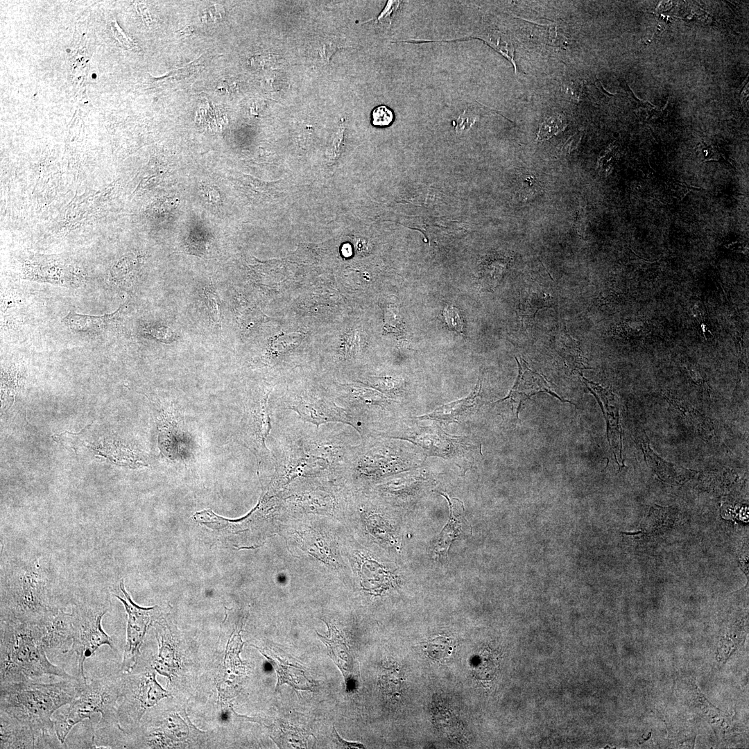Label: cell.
<instances>
[{
    "instance_id": "cb8c5ba5",
    "label": "cell",
    "mask_w": 749,
    "mask_h": 749,
    "mask_svg": "<svg viewBox=\"0 0 749 749\" xmlns=\"http://www.w3.org/2000/svg\"><path fill=\"white\" fill-rule=\"evenodd\" d=\"M203 295L206 306L209 311L210 318L214 323L221 320V300L215 290L210 286L203 289Z\"/></svg>"
},
{
    "instance_id": "6da1fadb",
    "label": "cell",
    "mask_w": 749,
    "mask_h": 749,
    "mask_svg": "<svg viewBox=\"0 0 749 749\" xmlns=\"http://www.w3.org/2000/svg\"><path fill=\"white\" fill-rule=\"evenodd\" d=\"M86 683L77 677L51 683L33 679L0 683V713L31 728L51 748L62 744L55 732L53 714L71 703Z\"/></svg>"
},
{
    "instance_id": "9c48e42d",
    "label": "cell",
    "mask_w": 749,
    "mask_h": 749,
    "mask_svg": "<svg viewBox=\"0 0 749 749\" xmlns=\"http://www.w3.org/2000/svg\"><path fill=\"white\" fill-rule=\"evenodd\" d=\"M119 587L124 597L114 596L123 604L128 614L126 642L121 666V671L125 673L135 666L147 630L158 616L159 607L143 608L137 605L126 592L123 579Z\"/></svg>"
},
{
    "instance_id": "277c9868",
    "label": "cell",
    "mask_w": 749,
    "mask_h": 749,
    "mask_svg": "<svg viewBox=\"0 0 749 749\" xmlns=\"http://www.w3.org/2000/svg\"><path fill=\"white\" fill-rule=\"evenodd\" d=\"M299 424L292 427L304 454L324 474H343L350 470L357 454L343 426Z\"/></svg>"
},
{
    "instance_id": "83f0119b",
    "label": "cell",
    "mask_w": 749,
    "mask_h": 749,
    "mask_svg": "<svg viewBox=\"0 0 749 749\" xmlns=\"http://www.w3.org/2000/svg\"><path fill=\"white\" fill-rule=\"evenodd\" d=\"M404 327L400 317L393 308L388 307L385 312L384 332L387 331L388 332L401 334L404 332Z\"/></svg>"
},
{
    "instance_id": "7a4b0ae2",
    "label": "cell",
    "mask_w": 749,
    "mask_h": 749,
    "mask_svg": "<svg viewBox=\"0 0 749 749\" xmlns=\"http://www.w3.org/2000/svg\"><path fill=\"white\" fill-rule=\"evenodd\" d=\"M0 683L73 676L48 659L42 621L1 620Z\"/></svg>"
},
{
    "instance_id": "3957f363",
    "label": "cell",
    "mask_w": 749,
    "mask_h": 749,
    "mask_svg": "<svg viewBox=\"0 0 749 749\" xmlns=\"http://www.w3.org/2000/svg\"><path fill=\"white\" fill-rule=\"evenodd\" d=\"M123 684V679L113 675L87 682L77 698L53 716L55 732L60 743L65 744L71 730L85 718L91 719L93 714H101L98 728L118 725L117 702L122 695Z\"/></svg>"
},
{
    "instance_id": "8fae6325",
    "label": "cell",
    "mask_w": 749,
    "mask_h": 749,
    "mask_svg": "<svg viewBox=\"0 0 749 749\" xmlns=\"http://www.w3.org/2000/svg\"><path fill=\"white\" fill-rule=\"evenodd\" d=\"M0 748H51L49 743L31 728L0 713Z\"/></svg>"
},
{
    "instance_id": "7402d4cb",
    "label": "cell",
    "mask_w": 749,
    "mask_h": 749,
    "mask_svg": "<svg viewBox=\"0 0 749 749\" xmlns=\"http://www.w3.org/2000/svg\"><path fill=\"white\" fill-rule=\"evenodd\" d=\"M454 648V640L451 637L438 636L428 643L427 652L431 658L442 660L451 655Z\"/></svg>"
},
{
    "instance_id": "484cf974",
    "label": "cell",
    "mask_w": 749,
    "mask_h": 749,
    "mask_svg": "<svg viewBox=\"0 0 749 749\" xmlns=\"http://www.w3.org/2000/svg\"><path fill=\"white\" fill-rule=\"evenodd\" d=\"M443 318L448 327L459 333H463L464 322L460 310L451 304L447 305L442 311Z\"/></svg>"
},
{
    "instance_id": "44dd1931",
    "label": "cell",
    "mask_w": 749,
    "mask_h": 749,
    "mask_svg": "<svg viewBox=\"0 0 749 749\" xmlns=\"http://www.w3.org/2000/svg\"><path fill=\"white\" fill-rule=\"evenodd\" d=\"M270 728L273 734L271 737L279 747H306V734L300 730L286 726L283 723L277 724Z\"/></svg>"
},
{
    "instance_id": "52a82bcc",
    "label": "cell",
    "mask_w": 749,
    "mask_h": 749,
    "mask_svg": "<svg viewBox=\"0 0 749 749\" xmlns=\"http://www.w3.org/2000/svg\"><path fill=\"white\" fill-rule=\"evenodd\" d=\"M272 387H264L249 397L243 404L241 434L245 445L255 455L259 464L275 463L266 440L271 429L268 406Z\"/></svg>"
},
{
    "instance_id": "5b68a950",
    "label": "cell",
    "mask_w": 749,
    "mask_h": 749,
    "mask_svg": "<svg viewBox=\"0 0 749 749\" xmlns=\"http://www.w3.org/2000/svg\"><path fill=\"white\" fill-rule=\"evenodd\" d=\"M109 594L95 595L75 603L72 607L73 639L69 652L76 657L78 676L87 683L84 664L103 645L114 649L112 638L102 626L103 616L109 611Z\"/></svg>"
},
{
    "instance_id": "d4e9b609",
    "label": "cell",
    "mask_w": 749,
    "mask_h": 749,
    "mask_svg": "<svg viewBox=\"0 0 749 749\" xmlns=\"http://www.w3.org/2000/svg\"><path fill=\"white\" fill-rule=\"evenodd\" d=\"M565 126L564 120L560 116H553L543 122L540 128L537 139H547L562 130Z\"/></svg>"
},
{
    "instance_id": "f546056e",
    "label": "cell",
    "mask_w": 749,
    "mask_h": 749,
    "mask_svg": "<svg viewBox=\"0 0 749 749\" xmlns=\"http://www.w3.org/2000/svg\"><path fill=\"white\" fill-rule=\"evenodd\" d=\"M334 732H335V734H336V735H335V736H336V739H337V740L338 741V742H339V743H341V746H343V748H363V745H361V744H360V743H349V742H346L345 741H344V740H343L342 739H341V737H339L338 734V733H337V732H336V730H335V728H334Z\"/></svg>"
},
{
    "instance_id": "5bb4252c",
    "label": "cell",
    "mask_w": 749,
    "mask_h": 749,
    "mask_svg": "<svg viewBox=\"0 0 749 749\" xmlns=\"http://www.w3.org/2000/svg\"><path fill=\"white\" fill-rule=\"evenodd\" d=\"M53 265L51 267L30 266L25 276L31 280L51 283L66 287L78 288L85 283L81 272L71 266Z\"/></svg>"
},
{
    "instance_id": "2e32d148",
    "label": "cell",
    "mask_w": 749,
    "mask_h": 749,
    "mask_svg": "<svg viewBox=\"0 0 749 749\" xmlns=\"http://www.w3.org/2000/svg\"><path fill=\"white\" fill-rule=\"evenodd\" d=\"M439 493L447 499L449 504L450 515L447 525L440 533L434 552L439 556H445L452 542L462 533L468 522L465 517L463 502L458 499H449L442 492Z\"/></svg>"
},
{
    "instance_id": "7c38bea8",
    "label": "cell",
    "mask_w": 749,
    "mask_h": 749,
    "mask_svg": "<svg viewBox=\"0 0 749 749\" xmlns=\"http://www.w3.org/2000/svg\"><path fill=\"white\" fill-rule=\"evenodd\" d=\"M482 379L481 374L477 384L470 394L464 399H459L438 407L433 412L418 419H432L449 422H458L476 412L483 405L488 404L482 399Z\"/></svg>"
},
{
    "instance_id": "4fadbf2b",
    "label": "cell",
    "mask_w": 749,
    "mask_h": 749,
    "mask_svg": "<svg viewBox=\"0 0 749 749\" xmlns=\"http://www.w3.org/2000/svg\"><path fill=\"white\" fill-rule=\"evenodd\" d=\"M266 657L275 669L277 675L276 690L284 683H287L296 689L311 690L313 686L305 670L299 664L290 662L289 658L280 656L274 649H261L255 646Z\"/></svg>"
},
{
    "instance_id": "ffe728a7",
    "label": "cell",
    "mask_w": 749,
    "mask_h": 749,
    "mask_svg": "<svg viewBox=\"0 0 749 749\" xmlns=\"http://www.w3.org/2000/svg\"><path fill=\"white\" fill-rule=\"evenodd\" d=\"M555 350L571 372L588 368L585 364L587 359L583 355L578 343L568 334L558 338Z\"/></svg>"
},
{
    "instance_id": "603a6c76",
    "label": "cell",
    "mask_w": 749,
    "mask_h": 749,
    "mask_svg": "<svg viewBox=\"0 0 749 749\" xmlns=\"http://www.w3.org/2000/svg\"><path fill=\"white\" fill-rule=\"evenodd\" d=\"M303 338V334L300 333H291L277 338L270 344V354L279 356L289 352L299 346Z\"/></svg>"
},
{
    "instance_id": "ba28073f",
    "label": "cell",
    "mask_w": 749,
    "mask_h": 749,
    "mask_svg": "<svg viewBox=\"0 0 749 749\" xmlns=\"http://www.w3.org/2000/svg\"><path fill=\"white\" fill-rule=\"evenodd\" d=\"M155 671H147L123 679L122 694H124L125 700L117 707L118 727L127 722H138L148 708L169 696V693L157 682Z\"/></svg>"
},
{
    "instance_id": "30bf717a",
    "label": "cell",
    "mask_w": 749,
    "mask_h": 749,
    "mask_svg": "<svg viewBox=\"0 0 749 749\" xmlns=\"http://www.w3.org/2000/svg\"><path fill=\"white\" fill-rule=\"evenodd\" d=\"M515 358L518 365V375L516 381L508 395L503 399L495 402L494 404L510 399L513 407L516 406L515 412L517 419H519V412L522 405L532 396L538 393H547L563 402L572 404L570 401L561 399L556 394L543 376L528 368L523 359L519 361L516 356Z\"/></svg>"
},
{
    "instance_id": "e0dca14e",
    "label": "cell",
    "mask_w": 749,
    "mask_h": 749,
    "mask_svg": "<svg viewBox=\"0 0 749 749\" xmlns=\"http://www.w3.org/2000/svg\"><path fill=\"white\" fill-rule=\"evenodd\" d=\"M159 424V442L161 450L169 458H175L180 454L182 426L174 411L164 412Z\"/></svg>"
},
{
    "instance_id": "d6986e66",
    "label": "cell",
    "mask_w": 749,
    "mask_h": 749,
    "mask_svg": "<svg viewBox=\"0 0 749 749\" xmlns=\"http://www.w3.org/2000/svg\"><path fill=\"white\" fill-rule=\"evenodd\" d=\"M330 638L317 632L321 641L327 646L328 655L341 671L345 680L352 671V659L346 642L342 635L334 626L326 623Z\"/></svg>"
},
{
    "instance_id": "ac0fdd59",
    "label": "cell",
    "mask_w": 749,
    "mask_h": 749,
    "mask_svg": "<svg viewBox=\"0 0 749 749\" xmlns=\"http://www.w3.org/2000/svg\"><path fill=\"white\" fill-rule=\"evenodd\" d=\"M126 304L114 312L101 316H91L70 311L62 320L71 330L76 332L97 334L113 325L119 317Z\"/></svg>"
},
{
    "instance_id": "9a60e30c",
    "label": "cell",
    "mask_w": 749,
    "mask_h": 749,
    "mask_svg": "<svg viewBox=\"0 0 749 749\" xmlns=\"http://www.w3.org/2000/svg\"><path fill=\"white\" fill-rule=\"evenodd\" d=\"M164 623L155 620L158 653L152 661L151 666L154 671L170 678L178 668V662L174 643Z\"/></svg>"
},
{
    "instance_id": "4316f807",
    "label": "cell",
    "mask_w": 749,
    "mask_h": 749,
    "mask_svg": "<svg viewBox=\"0 0 749 749\" xmlns=\"http://www.w3.org/2000/svg\"><path fill=\"white\" fill-rule=\"evenodd\" d=\"M394 119L392 110L386 105H379L372 112V123L377 127L390 126Z\"/></svg>"
},
{
    "instance_id": "f1b7e54d",
    "label": "cell",
    "mask_w": 749,
    "mask_h": 749,
    "mask_svg": "<svg viewBox=\"0 0 749 749\" xmlns=\"http://www.w3.org/2000/svg\"><path fill=\"white\" fill-rule=\"evenodd\" d=\"M470 119V117L463 113V115L460 116L458 119L457 127L459 128L460 130H463L467 128V126H470L473 123L469 120Z\"/></svg>"
},
{
    "instance_id": "8992f818",
    "label": "cell",
    "mask_w": 749,
    "mask_h": 749,
    "mask_svg": "<svg viewBox=\"0 0 749 749\" xmlns=\"http://www.w3.org/2000/svg\"><path fill=\"white\" fill-rule=\"evenodd\" d=\"M282 407L295 412L304 422L319 427L329 423H341L352 427L361 436V423L348 410L339 405L332 395L304 390L286 393Z\"/></svg>"
}]
</instances>
